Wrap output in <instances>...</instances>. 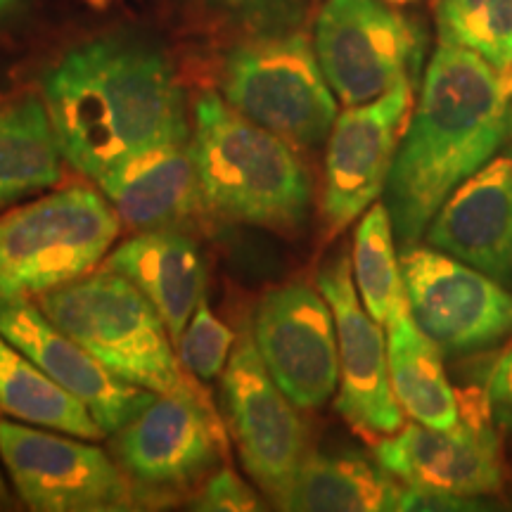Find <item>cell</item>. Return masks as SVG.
Listing matches in <instances>:
<instances>
[{"mask_svg":"<svg viewBox=\"0 0 512 512\" xmlns=\"http://www.w3.org/2000/svg\"><path fill=\"white\" fill-rule=\"evenodd\" d=\"M0 335L86 403L105 434H117L157 399L150 389L114 377L27 297H0Z\"/></svg>","mask_w":512,"mask_h":512,"instance_id":"16","label":"cell"},{"mask_svg":"<svg viewBox=\"0 0 512 512\" xmlns=\"http://www.w3.org/2000/svg\"><path fill=\"white\" fill-rule=\"evenodd\" d=\"M0 460L17 496L38 512L133 510L140 496L98 446L0 420Z\"/></svg>","mask_w":512,"mask_h":512,"instance_id":"9","label":"cell"},{"mask_svg":"<svg viewBox=\"0 0 512 512\" xmlns=\"http://www.w3.org/2000/svg\"><path fill=\"white\" fill-rule=\"evenodd\" d=\"M508 138H512V105H510V128H508Z\"/></svg>","mask_w":512,"mask_h":512,"instance_id":"34","label":"cell"},{"mask_svg":"<svg viewBox=\"0 0 512 512\" xmlns=\"http://www.w3.org/2000/svg\"><path fill=\"white\" fill-rule=\"evenodd\" d=\"M190 152L211 214L285 235L304 228L311 181L292 145L242 117L219 95L197 100Z\"/></svg>","mask_w":512,"mask_h":512,"instance_id":"3","label":"cell"},{"mask_svg":"<svg viewBox=\"0 0 512 512\" xmlns=\"http://www.w3.org/2000/svg\"><path fill=\"white\" fill-rule=\"evenodd\" d=\"M475 503V498L448 494V491L430 489V486L408 484L406 489H401L399 508L396 510H479V505Z\"/></svg>","mask_w":512,"mask_h":512,"instance_id":"30","label":"cell"},{"mask_svg":"<svg viewBox=\"0 0 512 512\" xmlns=\"http://www.w3.org/2000/svg\"><path fill=\"white\" fill-rule=\"evenodd\" d=\"M399 496L394 477L366 458L309 453L275 505L297 512H377L399 508Z\"/></svg>","mask_w":512,"mask_h":512,"instance_id":"21","label":"cell"},{"mask_svg":"<svg viewBox=\"0 0 512 512\" xmlns=\"http://www.w3.org/2000/svg\"><path fill=\"white\" fill-rule=\"evenodd\" d=\"M192 510L202 512H252L261 510L259 498L233 470L223 467L207 479Z\"/></svg>","mask_w":512,"mask_h":512,"instance_id":"28","label":"cell"},{"mask_svg":"<svg viewBox=\"0 0 512 512\" xmlns=\"http://www.w3.org/2000/svg\"><path fill=\"white\" fill-rule=\"evenodd\" d=\"M43 102L62 157L95 181L147 150L190 138L174 67L136 38H95L64 53L43 79Z\"/></svg>","mask_w":512,"mask_h":512,"instance_id":"1","label":"cell"},{"mask_svg":"<svg viewBox=\"0 0 512 512\" xmlns=\"http://www.w3.org/2000/svg\"><path fill=\"white\" fill-rule=\"evenodd\" d=\"M512 81L482 55L439 43L396 150L387 209L401 247L418 245L458 185L508 138Z\"/></svg>","mask_w":512,"mask_h":512,"instance_id":"2","label":"cell"},{"mask_svg":"<svg viewBox=\"0 0 512 512\" xmlns=\"http://www.w3.org/2000/svg\"><path fill=\"white\" fill-rule=\"evenodd\" d=\"M408 309L444 356L475 354L512 335V292L434 247L401 249Z\"/></svg>","mask_w":512,"mask_h":512,"instance_id":"8","label":"cell"},{"mask_svg":"<svg viewBox=\"0 0 512 512\" xmlns=\"http://www.w3.org/2000/svg\"><path fill=\"white\" fill-rule=\"evenodd\" d=\"M223 406L242 463L275 503L309 456V434L297 406L268 373L254 337L242 335L228 358Z\"/></svg>","mask_w":512,"mask_h":512,"instance_id":"10","label":"cell"},{"mask_svg":"<svg viewBox=\"0 0 512 512\" xmlns=\"http://www.w3.org/2000/svg\"><path fill=\"white\" fill-rule=\"evenodd\" d=\"M221 93L242 117L297 150L323 145L339 117L316 48L297 29L256 31L230 50L221 69Z\"/></svg>","mask_w":512,"mask_h":512,"instance_id":"5","label":"cell"},{"mask_svg":"<svg viewBox=\"0 0 512 512\" xmlns=\"http://www.w3.org/2000/svg\"><path fill=\"white\" fill-rule=\"evenodd\" d=\"M387 3H394V5H406V3H413V0H387Z\"/></svg>","mask_w":512,"mask_h":512,"instance_id":"33","label":"cell"},{"mask_svg":"<svg viewBox=\"0 0 512 512\" xmlns=\"http://www.w3.org/2000/svg\"><path fill=\"white\" fill-rule=\"evenodd\" d=\"M38 309L119 380L155 394L207 401L185 377L164 318L124 275L102 271L41 292Z\"/></svg>","mask_w":512,"mask_h":512,"instance_id":"4","label":"cell"},{"mask_svg":"<svg viewBox=\"0 0 512 512\" xmlns=\"http://www.w3.org/2000/svg\"><path fill=\"white\" fill-rule=\"evenodd\" d=\"M460 408L463 418L446 430L418 422L377 439V465L403 484L430 486L465 498L496 494L503 484V467L496 434L484 420L489 415L486 399L477 411L463 403Z\"/></svg>","mask_w":512,"mask_h":512,"instance_id":"15","label":"cell"},{"mask_svg":"<svg viewBox=\"0 0 512 512\" xmlns=\"http://www.w3.org/2000/svg\"><path fill=\"white\" fill-rule=\"evenodd\" d=\"M15 3L17 0H0V15H5V12H8Z\"/></svg>","mask_w":512,"mask_h":512,"instance_id":"32","label":"cell"},{"mask_svg":"<svg viewBox=\"0 0 512 512\" xmlns=\"http://www.w3.org/2000/svg\"><path fill=\"white\" fill-rule=\"evenodd\" d=\"M0 415L88 441L105 437L86 403L60 387L3 335H0Z\"/></svg>","mask_w":512,"mask_h":512,"instance_id":"23","label":"cell"},{"mask_svg":"<svg viewBox=\"0 0 512 512\" xmlns=\"http://www.w3.org/2000/svg\"><path fill=\"white\" fill-rule=\"evenodd\" d=\"M223 437L207 401L159 394L117 432L119 467L140 491L164 498L190 489L219 463ZM143 501V496H140Z\"/></svg>","mask_w":512,"mask_h":512,"instance_id":"13","label":"cell"},{"mask_svg":"<svg viewBox=\"0 0 512 512\" xmlns=\"http://www.w3.org/2000/svg\"><path fill=\"white\" fill-rule=\"evenodd\" d=\"M389 377L403 413L427 427L458 425L463 408L444 370V354L418 328L408 309V297L387 320Z\"/></svg>","mask_w":512,"mask_h":512,"instance_id":"20","label":"cell"},{"mask_svg":"<svg viewBox=\"0 0 512 512\" xmlns=\"http://www.w3.org/2000/svg\"><path fill=\"white\" fill-rule=\"evenodd\" d=\"M98 183L119 219L133 228H166L202 204L190 143L147 150L102 174Z\"/></svg>","mask_w":512,"mask_h":512,"instance_id":"19","label":"cell"},{"mask_svg":"<svg viewBox=\"0 0 512 512\" xmlns=\"http://www.w3.org/2000/svg\"><path fill=\"white\" fill-rule=\"evenodd\" d=\"M12 508V496L8 491V484H5L3 472H0V510H8Z\"/></svg>","mask_w":512,"mask_h":512,"instance_id":"31","label":"cell"},{"mask_svg":"<svg viewBox=\"0 0 512 512\" xmlns=\"http://www.w3.org/2000/svg\"><path fill=\"white\" fill-rule=\"evenodd\" d=\"M254 31L297 29L309 0H202Z\"/></svg>","mask_w":512,"mask_h":512,"instance_id":"27","label":"cell"},{"mask_svg":"<svg viewBox=\"0 0 512 512\" xmlns=\"http://www.w3.org/2000/svg\"><path fill=\"white\" fill-rule=\"evenodd\" d=\"M413 102V81H403L366 105L347 107L332 126L325 155L323 223L337 238L387 190L403 121Z\"/></svg>","mask_w":512,"mask_h":512,"instance_id":"12","label":"cell"},{"mask_svg":"<svg viewBox=\"0 0 512 512\" xmlns=\"http://www.w3.org/2000/svg\"><path fill=\"white\" fill-rule=\"evenodd\" d=\"M235 335L228 325H223L209 309L207 299H202L190 325L185 328L181 342H178V358L192 375L200 380H214L226 370V361L233 351Z\"/></svg>","mask_w":512,"mask_h":512,"instance_id":"26","label":"cell"},{"mask_svg":"<svg viewBox=\"0 0 512 512\" xmlns=\"http://www.w3.org/2000/svg\"><path fill=\"white\" fill-rule=\"evenodd\" d=\"M254 344L287 399L304 411L330 401L339 382L335 316L309 285L273 287L254 316Z\"/></svg>","mask_w":512,"mask_h":512,"instance_id":"11","label":"cell"},{"mask_svg":"<svg viewBox=\"0 0 512 512\" xmlns=\"http://www.w3.org/2000/svg\"><path fill=\"white\" fill-rule=\"evenodd\" d=\"M354 280L366 311L380 325L406 302L401 259L394 249V226L387 204H373L358 223L354 240Z\"/></svg>","mask_w":512,"mask_h":512,"instance_id":"24","label":"cell"},{"mask_svg":"<svg viewBox=\"0 0 512 512\" xmlns=\"http://www.w3.org/2000/svg\"><path fill=\"white\" fill-rule=\"evenodd\" d=\"M102 271L124 275L164 318L174 342L204 299V261L195 242L176 230H145L105 259Z\"/></svg>","mask_w":512,"mask_h":512,"instance_id":"18","label":"cell"},{"mask_svg":"<svg viewBox=\"0 0 512 512\" xmlns=\"http://www.w3.org/2000/svg\"><path fill=\"white\" fill-rule=\"evenodd\" d=\"M320 294L328 299L337 328L339 396L335 408L356 432L366 437H389L403 422L389 377L387 337L358 297L349 256L339 254L318 273Z\"/></svg>","mask_w":512,"mask_h":512,"instance_id":"14","label":"cell"},{"mask_svg":"<svg viewBox=\"0 0 512 512\" xmlns=\"http://www.w3.org/2000/svg\"><path fill=\"white\" fill-rule=\"evenodd\" d=\"M427 245L512 285V150L453 190L425 233Z\"/></svg>","mask_w":512,"mask_h":512,"instance_id":"17","label":"cell"},{"mask_svg":"<svg viewBox=\"0 0 512 512\" xmlns=\"http://www.w3.org/2000/svg\"><path fill=\"white\" fill-rule=\"evenodd\" d=\"M313 48L332 93L356 107L413 81L425 41L411 19L382 0H325Z\"/></svg>","mask_w":512,"mask_h":512,"instance_id":"7","label":"cell"},{"mask_svg":"<svg viewBox=\"0 0 512 512\" xmlns=\"http://www.w3.org/2000/svg\"><path fill=\"white\" fill-rule=\"evenodd\" d=\"M439 43L482 55L512 81V0H437Z\"/></svg>","mask_w":512,"mask_h":512,"instance_id":"25","label":"cell"},{"mask_svg":"<svg viewBox=\"0 0 512 512\" xmlns=\"http://www.w3.org/2000/svg\"><path fill=\"white\" fill-rule=\"evenodd\" d=\"M489 418L503 430H512V347L498 358L486 384Z\"/></svg>","mask_w":512,"mask_h":512,"instance_id":"29","label":"cell"},{"mask_svg":"<svg viewBox=\"0 0 512 512\" xmlns=\"http://www.w3.org/2000/svg\"><path fill=\"white\" fill-rule=\"evenodd\" d=\"M62 150L46 102L36 95L0 100V207L60 181Z\"/></svg>","mask_w":512,"mask_h":512,"instance_id":"22","label":"cell"},{"mask_svg":"<svg viewBox=\"0 0 512 512\" xmlns=\"http://www.w3.org/2000/svg\"><path fill=\"white\" fill-rule=\"evenodd\" d=\"M98 192L64 188L0 216V297L41 294L93 271L119 235Z\"/></svg>","mask_w":512,"mask_h":512,"instance_id":"6","label":"cell"}]
</instances>
